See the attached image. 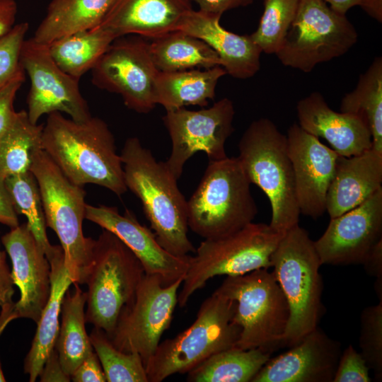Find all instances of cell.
Segmentation results:
<instances>
[{
    "label": "cell",
    "instance_id": "obj_1",
    "mask_svg": "<svg viewBox=\"0 0 382 382\" xmlns=\"http://www.w3.org/2000/svg\"><path fill=\"white\" fill-rule=\"evenodd\" d=\"M42 149L77 185L95 184L119 197L127 191L114 136L99 117L77 122L59 112L49 114L43 127Z\"/></svg>",
    "mask_w": 382,
    "mask_h": 382
},
{
    "label": "cell",
    "instance_id": "obj_2",
    "mask_svg": "<svg viewBox=\"0 0 382 382\" xmlns=\"http://www.w3.org/2000/svg\"><path fill=\"white\" fill-rule=\"evenodd\" d=\"M120 156L126 187L141 201L159 244L178 257L195 253L187 235V200L166 163L135 137L125 141Z\"/></svg>",
    "mask_w": 382,
    "mask_h": 382
},
{
    "label": "cell",
    "instance_id": "obj_3",
    "mask_svg": "<svg viewBox=\"0 0 382 382\" xmlns=\"http://www.w3.org/2000/svg\"><path fill=\"white\" fill-rule=\"evenodd\" d=\"M237 156L251 184L268 197L272 210L269 225L285 233L299 224L300 210L286 136L265 117L252 122L238 143Z\"/></svg>",
    "mask_w": 382,
    "mask_h": 382
},
{
    "label": "cell",
    "instance_id": "obj_4",
    "mask_svg": "<svg viewBox=\"0 0 382 382\" xmlns=\"http://www.w3.org/2000/svg\"><path fill=\"white\" fill-rule=\"evenodd\" d=\"M321 265L314 241L299 224L284 233L272 254V272L290 312L283 346L295 345L318 327L325 311Z\"/></svg>",
    "mask_w": 382,
    "mask_h": 382
},
{
    "label": "cell",
    "instance_id": "obj_5",
    "mask_svg": "<svg viewBox=\"0 0 382 382\" xmlns=\"http://www.w3.org/2000/svg\"><path fill=\"white\" fill-rule=\"evenodd\" d=\"M238 157L209 161L187 200L188 227L204 239L233 233L253 222L257 207Z\"/></svg>",
    "mask_w": 382,
    "mask_h": 382
},
{
    "label": "cell",
    "instance_id": "obj_6",
    "mask_svg": "<svg viewBox=\"0 0 382 382\" xmlns=\"http://www.w3.org/2000/svg\"><path fill=\"white\" fill-rule=\"evenodd\" d=\"M235 309L233 300L214 291L202 303L189 328L159 343L145 366L149 382L187 374L211 356L235 347L241 333Z\"/></svg>",
    "mask_w": 382,
    "mask_h": 382
},
{
    "label": "cell",
    "instance_id": "obj_7",
    "mask_svg": "<svg viewBox=\"0 0 382 382\" xmlns=\"http://www.w3.org/2000/svg\"><path fill=\"white\" fill-rule=\"evenodd\" d=\"M30 171L38 184L46 225L59 239L66 272L73 284H84L95 241L83 232L85 190L69 180L42 148L33 155Z\"/></svg>",
    "mask_w": 382,
    "mask_h": 382
},
{
    "label": "cell",
    "instance_id": "obj_8",
    "mask_svg": "<svg viewBox=\"0 0 382 382\" xmlns=\"http://www.w3.org/2000/svg\"><path fill=\"white\" fill-rule=\"evenodd\" d=\"M144 274L141 262L132 250L115 234L103 228L94 241L84 282L88 286L86 322L109 335L122 310L134 301Z\"/></svg>",
    "mask_w": 382,
    "mask_h": 382
},
{
    "label": "cell",
    "instance_id": "obj_9",
    "mask_svg": "<svg viewBox=\"0 0 382 382\" xmlns=\"http://www.w3.org/2000/svg\"><path fill=\"white\" fill-rule=\"evenodd\" d=\"M284 235L269 224L252 222L228 236L204 239L195 255H190L178 304L185 306L194 293L216 276H239L272 267V254Z\"/></svg>",
    "mask_w": 382,
    "mask_h": 382
},
{
    "label": "cell",
    "instance_id": "obj_10",
    "mask_svg": "<svg viewBox=\"0 0 382 382\" xmlns=\"http://www.w3.org/2000/svg\"><path fill=\"white\" fill-rule=\"evenodd\" d=\"M215 291L236 302L234 321L241 333L235 347L272 354L283 346L290 312L272 272L259 269L228 276Z\"/></svg>",
    "mask_w": 382,
    "mask_h": 382
},
{
    "label": "cell",
    "instance_id": "obj_11",
    "mask_svg": "<svg viewBox=\"0 0 382 382\" xmlns=\"http://www.w3.org/2000/svg\"><path fill=\"white\" fill-rule=\"evenodd\" d=\"M357 39L356 29L345 14L323 0H299L295 18L275 54L283 65L307 73L347 52Z\"/></svg>",
    "mask_w": 382,
    "mask_h": 382
},
{
    "label": "cell",
    "instance_id": "obj_12",
    "mask_svg": "<svg viewBox=\"0 0 382 382\" xmlns=\"http://www.w3.org/2000/svg\"><path fill=\"white\" fill-rule=\"evenodd\" d=\"M183 281L163 286L157 276L145 274L134 301L122 310L113 331L107 335L113 345L139 354L146 366L170 327Z\"/></svg>",
    "mask_w": 382,
    "mask_h": 382
},
{
    "label": "cell",
    "instance_id": "obj_13",
    "mask_svg": "<svg viewBox=\"0 0 382 382\" xmlns=\"http://www.w3.org/2000/svg\"><path fill=\"white\" fill-rule=\"evenodd\" d=\"M158 72L146 38L125 35L113 40L93 68L91 81L119 94L129 109L148 113L156 105L154 84Z\"/></svg>",
    "mask_w": 382,
    "mask_h": 382
},
{
    "label": "cell",
    "instance_id": "obj_14",
    "mask_svg": "<svg viewBox=\"0 0 382 382\" xmlns=\"http://www.w3.org/2000/svg\"><path fill=\"white\" fill-rule=\"evenodd\" d=\"M234 115L233 102L227 98L209 108L166 111L162 120L172 148L165 163L176 179L180 178L186 162L196 153H205L209 161L228 156L225 145L234 131Z\"/></svg>",
    "mask_w": 382,
    "mask_h": 382
},
{
    "label": "cell",
    "instance_id": "obj_15",
    "mask_svg": "<svg viewBox=\"0 0 382 382\" xmlns=\"http://www.w3.org/2000/svg\"><path fill=\"white\" fill-rule=\"evenodd\" d=\"M20 62L30 81L27 112L32 123L37 124L41 116L55 112L66 113L77 122L91 117L88 103L79 90V79L58 66L50 54L48 45L37 42L33 37L25 40Z\"/></svg>",
    "mask_w": 382,
    "mask_h": 382
},
{
    "label": "cell",
    "instance_id": "obj_16",
    "mask_svg": "<svg viewBox=\"0 0 382 382\" xmlns=\"http://www.w3.org/2000/svg\"><path fill=\"white\" fill-rule=\"evenodd\" d=\"M382 240V187L356 207L330 219L314 241L322 265L361 264Z\"/></svg>",
    "mask_w": 382,
    "mask_h": 382
},
{
    "label": "cell",
    "instance_id": "obj_17",
    "mask_svg": "<svg viewBox=\"0 0 382 382\" xmlns=\"http://www.w3.org/2000/svg\"><path fill=\"white\" fill-rule=\"evenodd\" d=\"M286 136L300 212L317 219L326 212L327 193L339 155L298 123L289 127Z\"/></svg>",
    "mask_w": 382,
    "mask_h": 382
},
{
    "label": "cell",
    "instance_id": "obj_18",
    "mask_svg": "<svg viewBox=\"0 0 382 382\" xmlns=\"http://www.w3.org/2000/svg\"><path fill=\"white\" fill-rule=\"evenodd\" d=\"M85 219L118 237L139 260L145 274L157 276L163 286L184 279L190 255L178 257L165 250L153 231L139 223L130 210L121 214L115 207L86 204Z\"/></svg>",
    "mask_w": 382,
    "mask_h": 382
},
{
    "label": "cell",
    "instance_id": "obj_19",
    "mask_svg": "<svg viewBox=\"0 0 382 382\" xmlns=\"http://www.w3.org/2000/svg\"><path fill=\"white\" fill-rule=\"evenodd\" d=\"M1 243L11 259L14 285L20 290L15 303L18 318L37 324L50 294L49 260L26 222L11 228L1 237Z\"/></svg>",
    "mask_w": 382,
    "mask_h": 382
},
{
    "label": "cell",
    "instance_id": "obj_20",
    "mask_svg": "<svg viewBox=\"0 0 382 382\" xmlns=\"http://www.w3.org/2000/svg\"><path fill=\"white\" fill-rule=\"evenodd\" d=\"M340 343L317 327L299 342L270 357L252 382H332Z\"/></svg>",
    "mask_w": 382,
    "mask_h": 382
},
{
    "label": "cell",
    "instance_id": "obj_21",
    "mask_svg": "<svg viewBox=\"0 0 382 382\" xmlns=\"http://www.w3.org/2000/svg\"><path fill=\"white\" fill-rule=\"evenodd\" d=\"M296 111L299 125L328 141L339 156L349 157L372 147L366 123L356 115L331 109L319 92L299 100Z\"/></svg>",
    "mask_w": 382,
    "mask_h": 382
},
{
    "label": "cell",
    "instance_id": "obj_22",
    "mask_svg": "<svg viewBox=\"0 0 382 382\" xmlns=\"http://www.w3.org/2000/svg\"><path fill=\"white\" fill-rule=\"evenodd\" d=\"M192 10V0H115L98 26L117 38L134 35L153 40L178 30Z\"/></svg>",
    "mask_w": 382,
    "mask_h": 382
},
{
    "label": "cell",
    "instance_id": "obj_23",
    "mask_svg": "<svg viewBox=\"0 0 382 382\" xmlns=\"http://www.w3.org/2000/svg\"><path fill=\"white\" fill-rule=\"evenodd\" d=\"M221 15L192 10L178 30L205 42L217 54L226 74L233 78L253 77L260 68L262 50L250 35H240L224 29Z\"/></svg>",
    "mask_w": 382,
    "mask_h": 382
},
{
    "label": "cell",
    "instance_id": "obj_24",
    "mask_svg": "<svg viewBox=\"0 0 382 382\" xmlns=\"http://www.w3.org/2000/svg\"><path fill=\"white\" fill-rule=\"evenodd\" d=\"M382 153L372 147L349 157L339 156L328 190L330 219L359 205L382 187Z\"/></svg>",
    "mask_w": 382,
    "mask_h": 382
},
{
    "label": "cell",
    "instance_id": "obj_25",
    "mask_svg": "<svg viewBox=\"0 0 382 382\" xmlns=\"http://www.w3.org/2000/svg\"><path fill=\"white\" fill-rule=\"evenodd\" d=\"M47 258L51 267L50 294L37 323L30 349L24 359V372L29 375L30 382L35 381L39 377L47 358L54 348L59 330L62 303L73 284L65 268L61 245H53Z\"/></svg>",
    "mask_w": 382,
    "mask_h": 382
},
{
    "label": "cell",
    "instance_id": "obj_26",
    "mask_svg": "<svg viewBox=\"0 0 382 382\" xmlns=\"http://www.w3.org/2000/svg\"><path fill=\"white\" fill-rule=\"evenodd\" d=\"M227 74L217 66L209 69H194L178 71H159L154 84L155 103L166 111L187 105L207 106L215 98L218 81Z\"/></svg>",
    "mask_w": 382,
    "mask_h": 382
},
{
    "label": "cell",
    "instance_id": "obj_27",
    "mask_svg": "<svg viewBox=\"0 0 382 382\" xmlns=\"http://www.w3.org/2000/svg\"><path fill=\"white\" fill-rule=\"evenodd\" d=\"M115 0H52L33 37L50 45L62 37L98 26Z\"/></svg>",
    "mask_w": 382,
    "mask_h": 382
},
{
    "label": "cell",
    "instance_id": "obj_28",
    "mask_svg": "<svg viewBox=\"0 0 382 382\" xmlns=\"http://www.w3.org/2000/svg\"><path fill=\"white\" fill-rule=\"evenodd\" d=\"M74 291H67L61 308L62 322L54 348L64 371L70 377L79 365L94 351L86 330V291L74 283Z\"/></svg>",
    "mask_w": 382,
    "mask_h": 382
},
{
    "label": "cell",
    "instance_id": "obj_29",
    "mask_svg": "<svg viewBox=\"0 0 382 382\" xmlns=\"http://www.w3.org/2000/svg\"><path fill=\"white\" fill-rule=\"evenodd\" d=\"M150 52L159 71L171 72L221 66L216 52L203 40L175 30L153 39Z\"/></svg>",
    "mask_w": 382,
    "mask_h": 382
},
{
    "label": "cell",
    "instance_id": "obj_30",
    "mask_svg": "<svg viewBox=\"0 0 382 382\" xmlns=\"http://www.w3.org/2000/svg\"><path fill=\"white\" fill-rule=\"evenodd\" d=\"M117 37L110 30L97 26L62 37L48 45L50 54L58 66L80 79L91 71Z\"/></svg>",
    "mask_w": 382,
    "mask_h": 382
},
{
    "label": "cell",
    "instance_id": "obj_31",
    "mask_svg": "<svg viewBox=\"0 0 382 382\" xmlns=\"http://www.w3.org/2000/svg\"><path fill=\"white\" fill-rule=\"evenodd\" d=\"M271 353L259 348L232 347L219 352L187 373L189 382H252L270 359Z\"/></svg>",
    "mask_w": 382,
    "mask_h": 382
},
{
    "label": "cell",
    "instance_id": "obj_32",
    "mask_svg": "<svg viewBox=\"0 0 382 382\" xmlns=\"http://www.w3.org/2000/svg\"><path fill=\"white\" fill-rule=\"evenodd\" d=\"M43 127L32 123L27 111L16 112L0 137V179L30 170L33 155L42 148Z\"/></svg>",
    "mask_w": 382,
    "mask_h": 382
},
{
    "label": "cell",
    "instance_id": "obj_33",
    "mask_svg": "<svg viewBox=\"0 0 382 382\" xmlns=\"http://www.w3.org/2000/svg\"><path fill=\"white\" fill-rule=\"evenodd\" d=\"M340 111L359 117L367 125L372 148L382 153V58L376 57L356 88L342 99Z\"/></svg>",
    "mask_w": 382,
    "mask_h": 382
},
{
    "label": "cell",
    "instance_id": "obj_34",
    "mask_svg": "<svg viewBox=\"0 0 382 382\" xmlns=\"http://www.w3.org/2000/svg\"><path fill=\"white\" fill-rule=\"evenodd\" d=\"M4 183L17 214L25 216L31 232L46 257L52 250L46 233V221L37 180L30 170L11 175Z\"/></svg>",
    "mask_w": 382,
    "mask_h": 382
},
{
    "label": "cell",
    "instance_id": "obj_35",
    "mask_svg": "<svg viewBox=\"0 0 382 382\" xmlns=\"http://www.w3.org/2000/svg\"><path fill=\"white\" fill-rule=\"evenodd\" d=\"M89 337L106 381L149 382L145 366L139 354L119 350L100 328L93 327Z\"/></svg>",
    "mask_w": 382,
    "mask_h": 382
},
{
    "label": "cell",
    "instance_id": "obj_36",
    "mask_svg": "<svg viewBox=\"0 0 382 382\" xmlns=\"http://www.w3.org/2000/svg\"><path fill=\"white\" fill-rule=\"evenodd\" d=\"M299 0H263L257 30L250 35L262 52L276 54L295 18Z\"/></svg>",
    "mask_w": 382,
    "mask_h": 382
},
{
    "label": "cell",
    "instance_id": "obj_37",
    "mask_svg": "<svg viewBox=\"0 0 382 382\" xmlns=\"http://www.w3.org/2000/svg\"><path fill=\"white\" fill-rule=\"evenodd\" d=\"M360 354L376 381L382 379V300L367 306L360 316Z\"/></svg>",
    "mask_w": 382,
    "mask_h": 382
},
{
    "label": "cell",
    "instance_id": "obj_38",
    "mask_svg": "<svg viewBox=\"0 0 382 382\" xmlns=\"http://www.w3.org/2000/svg\"><path fill=\"white\" fill-rule=\"evenodd\" d=\"M28 28L27 22L15 24L0 38V87L23 69L20 54Z\"/></svg>",
    "mask_w": 382,
    "mask_h": 382
},
{
    "label": "cell",
    "instance_id": "obj_39",
    "mask_svg": "<svg viewBox=\"0 0 382 382\" xmlns=\"http://www.w3.org/2000/svg\"><path fill=\"white\" fill-rule=\"evenodd\" d=\"M364 359L352 345L342 351L332 382H370Z\"/></svg>",
    "mask_w": 382,
    "mask_h": 382
},
{
    "label": "cell",
    "instance_id": "obj_40",
    "mask_svg": "<svg viewBox=\"0 0 382 382\" xmlns=\"http://www.w3.org/2000/svg\"><path fill=\"white\" fill-rule=\"evenodd\" d=\"M25 81L23 69L0 87V137L11 124L16 111L13 108L16 96Z\"/></svg>",
    "mask_w": 382,
    "mask_h": 382
},
{
    "label": "cell",
    "instance_id": "obj_41",
    "mask_svg": "<svg viewBox=\"0 0 382 382\" xmlns=\"http://www.w3.org/2000/svg\"><path fill=\"white\" fill-rule=\"evenodd\" d=\"M74 382H105L106 378L99 359L93 351L75 369L71 376Z\"/></svg>",
    "mask_w": 382,
    "mask_h": 382
},
{
    "label": "cell",
    "instance_id": "obj_42",
    "mask_svg": "<svg viewBox=\"0 0 382 382\" xmlns=\"http://www.w3.org/2000/svg\"><path fill=\"white\" fill-rule=\"evenodd\" d=\"M330 7L337 13L345 14L351 8L359 6L369 16L382 21V0H323Z\"/></svg>",
    "mask_w": 382,
    "mask_h": 382
},
{
    "label": "cell",
    "instance_id": "obj_43",
    "mask_svg": "<svg viewBox=\"0 0 382 382\" xmlns=\"http://www.w3.org/2000/svg\"><path fill=\"white\" fill-rule=\"evenodd\" d=\"M361 265L369 275L376 277L374 289L378 299L382 300V240L371 250Z\"/></svg>",
    "mask_w": 382,
    "mask_h": 382
},
{
    "label": "cell",
    "instance_id": "obj_44",
    "mask_svg": "<svg viewBox=\"0 0 382 382\" xmlns=\"http://www.w3.org/2000/svg\"><path fill=\"white\" fill-rule=\"evenodd\" d=\"M42 382H69L71 377L63 370L55 348L49 354L39 375Z\"/></svg>",
    "mask_w": 382,
    "mask_h": 382
},
{
    "label": "cell",
    "instance_id": "obj_45",
    "mask_svg": "<svg viewBox=\"0 0 382 382\" xmlns=\"http://www.w3.org/2000/svg\"><path fill=\"white\" fill-rule=\"evenodd\" d=\"M15 294L14 283L6 260V253L0 248V307L12 303Z\"/></svg>",
    "mask_w": 382,
    "mask_h": 382
},
{
    "label": "cell",
    "instance_id": "obj_46",
    "mask_svg": "<svg viewBox=\"0 0 382 382\" xmlns=\"http://www.w3.org/2000/svg\"><path fill=\"white\" fill-rule=\"evenodd\" d=\"M0 224L10 228L19 225L18 214L14 209L4 180L0 179Z\"/></svg>",
    "mask_w": 382,
    "mask_h": 382
},
{
    "label": "cell",
    "instance_id": "obj_47",
    "mask_svg": "<svg viewBox=\"0 0 382 382\" xmlns=\"http://www.w3.org/2000/svg\"><path fill=\"white\" fill-rule=\"evenodd\" d=\"M199 6V11L214 14L222 15L224 12L245 6L253 0H194Z\"/></svg>",
    "mask_w": 382,
    "mask_h": 382
},
{
    "label": "cell",
    "instance_id": "obj_48",
    "mask_svg": "<svg viewBox=\"0 0 382 382\" xmlns=\"http://www.w3.org/2000/svg\"><path fill=\"white\" fill-rule=\"evenodd\" d=\"M17 10L15 0H0V38L14 26Z\"/></svg>",
    "mask_w": 382,
    "mask_h": 382
},
{
    "label": "cell",
    "instance_id": "obj_49",
    "mask_svg": "<svg viewBox=\"0 0 382 382\" xmlns=\"http://www.w3.org/2000/svg\"><path fill=\"white\" fill-rule=\"evenodd\" d=\"M16 318H18V315L16 310L14 302L6 303L1 306L0 336L2 335L7 325Z\"/></svg>",
    "mask_w": 382,
    "mask_h": 382
},
{
    "label": "cell",
    "instance_id": "obj_50",
    "mask_svg": "<svg viewBox=\"0 0 382 382\" xmlns=\"http://www.w3.org/2000/svg\"><path fill=\"white\" fill-rule=\"evenodd\" d=\"M5 381H6V378L4 377V375L1 369V361H0V382H5Z\"/></svg>",
    "mask_w": 382,
    "mask_h": 382
}]
</instances>
